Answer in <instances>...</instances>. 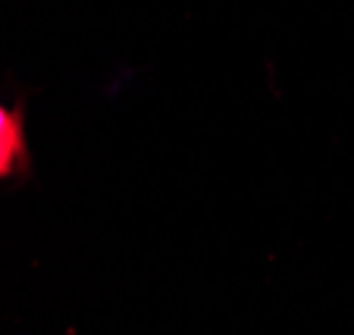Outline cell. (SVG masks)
Wrapping results in <instances>:
<instances>
[{
    "label": "cell",
    "mask_w": 354,
    "mask_h": 335,
    "mask_svg": "<svg viewBox=\"0 0 354 335\" xmlns=\"http://www.w3.org/2000/svg\"><path fill=\"white\" fill-rule=\"evenodd\" d=\"M30 168L27 142H0V181L14 178Z\"/></svg>",
    "instance_id": "6da1fadb"
},
{
    "label": "cell",
    "mask_w": 354,
    "mask_h": 335,
    "mask_svg": "<svg viewBox=\"0 0 354 335\" xmlns=\"http://www.w3.org/2000/svg\"><path fill=\"white\" fill-rule=\"evenodd\" d=\"M0 142H27L24 133V109L6 106L0 102Z\"/></svg>",
    "instance_id": "7a4b0ae2"
}]
</instances>
